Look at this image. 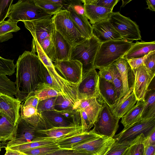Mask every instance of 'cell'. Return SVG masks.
Listing matches in <instances>:
<instances>
[{"label": "cell", "mask_w": 155, "mask_h": 155, "mask_svg": "<svg viewBox=\"0 0 155 155\" xmlns=\"http://www.w3.org/2000/svg\"><path fill=\"white\" fill-rule=\"evenodd\" d=\"M42 62L31 51H25L19 55L16 65V98L21 102L34 92L38 86L44 83Z\"/></svg>", "instance_id": "6da1fadb"}, {"label": "cell", "mask_w": 155, "mask_h": 155, "mask_svg": "<svg viewBox=\"0 0 155 155\" xmlns=\"http://www.w3.org/2000/svg\"><path fill=\"white\" fill-rule=\"evenodd\" d=\"M134 44L123 39L101 43L94 60V68L98 69L112 64L122 58Z\"/></svg>", "instance_id": "7a4b0ae2"}, {"label": "cell", "mask_w": 155, "mask_h": 155, "mask_svg": "<svg viewBox=\"0 0 155 155\" xmlns=\"http://www.w3.org/2000/svg\"><path fill=\"white\" fill-rule=\"evenodd\" d=\"M93 35L72 46L69 60H77L82 64V75L94 68L96 56L101 45Z\"/></svg>", "instance_id": "3957f363"}, {"label": "cell", "mask_w": 155, "mask_h": 155, "mask_svg": "<svg viewBox=\"0 0 155 155\" xmlns=\"http://www.w3.org/2000/svg\"><path fill=\"white\" fill-rule=\"evenodd\" d=\"M52 15L37 6L34 0H19L12 4L7 17L14 21L23 22L51 18Z\"/></svg>", "instance_id": "277c9868"}, {"label": "cell", "mask_w": 155, "mask_h": 155, "mask_svg": "<svg viewBox=\"0 0 155 155\" xmlns=\"http://www.w3.org/2000/svg\"><path fill=\"white\" fill-rule=\"evenodd\" d=\"M53 15L52 18L55 30L72 46L86 39L77 29L67 10L62 9Z\"/></svg>", "instance_id": "5b68a950"}, {"label": "cell", "mask_w": 155, "mask_h": 155, "mask_svg": "<svg viewBox=\"0 0 155 155\" xmlns=\"http://www.w3.org/2000/svg\"><path fill=\"white\" fill-rule=\"evenodd\" d=\"M122 39L132 42L141 40L140 31L136 23L119 12H113L108 19Z\"/></svg>", "instance_id": "8992f818"}, {"label": "cell", "mask_w": 155, "mask_h": 155, "mask_svg": "<svg viewBox=\"0 0 155 155\" xmlns=\"http://www.w3.org/2000/svg\"><path fill=\"white\" fill-rule=\"evenodd\" d=\"M101 108L94 124V129L97 134L113 138L119 127V119L112 113L109 106L103 102Z\"/></svg>", "instance_id": "52a82bcc"}, {"label": "cell", "mask_w": 155, "mask_h": 155, "mask_svg": "<svg viewBox=\"0 0 155 155\" xmlns=\"http://www.w3.org/2000/svg\"><path fill=\"white\" fill-rule=\"evenodd\" d=\"M155 131V118L140 120L124 128L113 138L115 142L121 143L132 141L142 134L146 138Z\"/></svg>", "instance_id": "ba28073f"}, {"label": "cell", "mask_w": 155, "mask_h": 155, "mask_svg": "<svg viewBox=\"0 0 155 155\" xmlns=\"http://www.w3.org/2000/svg\"><path fill=\"white\" fill-rule=\"evenodd\" d=\"M28 123L21 116L16 124V133L15 139L7 143L6 147L19 145L35 140H43L45 134Z\"/></svg>", "instance_id": "9c48e42d"}, {"label": "cell", "mask_w": 155, "mask_h": 155, "mask_svg": "<svg viewBox=\"0 0 155 155\" xmlns=\"http://www.w3.org/2000/svg\"><path fill=\"white\" fill-rule=\"evenodd\" d=\"M99 83V76L95 68L82 75L81 81L78 85V100L98 98L100 97Z\"/></svg>", "instance_id": "30bf717a"}, {"label": "cell", "mask_w": 155, "mask_h": 155, "mask_svg": "<svg viewBox=\"0 0 155 155\" xmlns=\"http://www.w3.org/2000/svg\"><path fill=\"white\" fill-rule=\"evenodd\" d=\"M53 64L58 73L67 81L78 85L81 82L82 66L77 60L55 61Z\"/></svg>", "instance_id": "8fae6325"}, {"label": "cell", "mask_w": 155, "mask_h": 155, "mask_svg": "<svg viewBox=\"0 0 155 155\" xmlns=\"http://www.w3.org/2000/svg\"><path fill=\"white\" fill-rule=\"evenodd\" d=\"M46 18L24 21L25 27L39 44L45 38L52 37L55 30L52 18Z\"/></svg>", "instance_id": "7c38bea8"}, {"label": "cell", "mask_w": 155, "mask_h": 155, "mask_svg": "<svg viewBox=\"0 0 155 155\" xmlns=\"http://www.w3.org/2000/svg\"><path fill=\"white\" fill-rule=\"evenodd\" d=\"M134 76L133 91L137 101L144 100V97L155 74L143 65L132 69Z\"/></svg>", "instance_id": "4fadbf2b"}, {"label": "cell", "mask_w": 155, "mask_h": 155, "mask_svg": "<svg viewBox=\"0 0 155 155\" xmlns=\"http://www.w3.org/2000/svg\"><path fill=\"white\" fill-rule=\"evenodd\" d=\"M91 26L92 35L101 43L111 40L122 39L108 19L95 23Z\"/></svg>", "instance_id": "5bb4252c"}, {"label": "cell", "mask_w": 155, "mask_h": 155, "mask_svg": "<svg viewBox=\"0 0 155 155\" xmlns=\"http://www.w3.org/2000/svg\"><path fill=\"white\" fill-rule=\"evenodd\" d=\"M21 103L14 97L0 94V112L5 114L15 125L20 116Z\"/></svg>", "instance_id": "9a60e30c"}, {"label": "cell", "mask_w": 155, "mask_h": 155, "mask_svg": "<svg viewBox=\"0 0 155 155\" xmlns=\"http://www.w3.org/2000/svg\"><path fill=\"white\" fill-rule=\"evenodd\" d=\"M83 4L85 16L93 25L109 18L113 11L93 4L91 0H81Z\"/></svg>", "instance_id": "2e32d148"}, {"label": "cell", "mask_w": 155, "mask_h": 155, "mask_svg": "<svg viewBox=\"0 0 155 155\" xmlns=\"http://www.w3.org/2000/svg\"><path fill=\"white\" fill-rule=\"evenodd\" d=\"M133 88V85L125 96L110 107L113 115L119 120L134 107L137 101Z\"/></svg>", "instance_id": "e0dca14e"}, {"label": "cell", "mask_w": 155, "mask_h": 155, "mask_svg": "<svg viewBox=\"0 0 155 155\" xmlns=\"http://www.w3.org/2000/svg\"><path fill=\"white\" fill-rule=\"evenodd\" d=\"M102 136L96 133L93 128L89 131L59 140L57 144L61 149H71L79 145L84 143Z\"/></svg>", "instance_id": "ac0fdd59"}, {"label": "cell", "mask_w": 155, "mask_h": 155, "mask_svg": "<svg viewBox=\"0 0 155 155\" xmlns=\"http://www.w3.org/2000/svg\"><path fill=\"white\" fill-rule=\"evenodd\" d=\"M81 126H74L64 127H53L44 130H39L46 135V137L57 142L59 140L76 135L82 133Z\"/></svg>", "instance_id": "d6986e66"}, {"label": "cell", "mask_w": 155, "mask_h": 155, "mask_svg": "<svg viewBox=\"0 0 155 155\" xmlns=\"http://www.w3.org/2000/svg\"><path fill=\"white\" fill-rule=\"evenodd\" d=\"M52 39L55 49V61L69 60L72 46L55 29Z\"/></svg>", "instance_id": "ffe728a7"}, {"label": "cell", "mask_w": 155, "mask_h": 155, "mask_svg": "<svg viewBox=\"0 0 155 155\" xmlns=\"http://www.w3.org/2000/svg\"><path fill=\"white\" fill-rule=\"evenodd\" d=\"M155 51V41H137L122 57L126 60L144 56Z\"/></svg>", "instance_id": "44dd1931"}, {"label": "cell", "mask_w": 155, "mask_h": 155, "mask_svg": "<svg viewBox=\"0 0 155 155\" xmlns=\"http://www.w3.org/2000/svg\"><path fill=\"white\" fill-rule=\"evenodd\" d=\"M99 89L100 96L110 107L118 101L115 88L111 82L99 76Z\"/></svg>", "instance_id": "7402d4cb"}, {"label": "cell", "mask_w": 155, "mask_h": 155, "mask_svg": "<svg viewBox=\"0 0 155 155\" xmlns=\"http://www.w3.org/2000/svg\"><path fill=\"white\" fill-rule=\"evenodd\" d=\"M69 12L71 17L77 29L86 39L92 35V26L85 16L78 14L69 5L66 9Z\"/></svg>", "instance_id": "603a6c76"}, {"label": "cell", "mask_w": 155, "mask_h": 155, "mask_svg": "<svg viewBox=\"0 0 155 155\" xmlns=\"http://www.w3.org/2000/svg\"><path fill=\"white\" fill-rule=\"evenodd\" d=\"M96 98L80 100L74 108L83 109L86 113L91 123L94 125L101 107Z\"/></svg>", "instance_id": "cb8c5ba5"}, {"label": "cell", "mask_w": 155, "mask_h": 155, "mask_svg": "<svg viewBox=\"0 0 155 155\" xmlns=\"http://www.w3.org/2000/svg\"><path fill=\"white\" fill-rule=\"evenodd\" d=\"M113 64L118 70L122 80L123 93L122 98L127 94L131 87L130 86V75L133 74V71L127 61L122 58H119Z\"/></svg>", "instance_id": "d4e9b609"}, {"label": "cell", "mask_w": 155, "mask_h": 155, "mask_svg": "<svg viewBox=\"0 0 155 155\" xmlns=\"http://www.w3.org/2000/svg\"><path fill=\"white\" fill-rule=\"evenodd\" d=\"M16 133L15 125L4 114L0 112V141L13 140Z\"/></svg>", "instance_id": "484cf974"}, {"label": "cell", "mask_w": 155, "mask_h": 155, "mask_svg": "<svg viewBox=\"0 0 155 155\" xmlns=\"http://www.w3.org/2000/svg\"><path fill=\"white\" fill-rule=\"evenodd\" d=\"M144 104L140 120L155 118V87L148 89L144 97Z\"/></svg>", "instance_id": "4316f807"}, {"label": "cell", "mask_w": 155, "mask_h": 155, "mask_svg": "<svg viewBox=\"0 0 155 155\" xmlns=\"http://www.w3.org/2000/svg\"><path fill=\"white\" fill-rule=\"evenodd\" d=\"M144 104V101H137L134 107L121 117V123L124 128L132 125L140 120Z\"/></svg>", "instance_id": "83f0119b"}, {"label": "cell", "mask_w": 155, "mask_h": 155, "mask_svg": "<svg viewBox=\"0 0 155 155\" xmlns=\"http://www.w3.org/2000/svg\"><path fill=\"white\" fill-rule=\"evenodd\" d=\"M145 139L144 135L142 134L132 141L121 143L115 141L104 155H122L130 147L135 144H143Z\"/></svg>", "instance_id": "f1b7e54d"}, {"label": "cell", "mask_w": 155, "mask_h": 155, "mask_svg": "<svg viewBox=\"0 0 155 155\" xmlns=\"http://www.w3.org/2000/svg\"><path fill=\"white\" fill-rule=\"evenodd\" d=\"M41 113L53 127L76 126L66 119L61 114L54 110L42 111Z\"/></svg>", "instance_id": "f546056e"}, {"label": "cell", "mask_w": 155, "mask_h": 155, "mask_svg": "<svg viewBox=\"0 0 155 155\" xmlns=\"http://www.w3.org/2000/svg\"><path fill=\"white\" fill-rule=\"evenodd\" d=\"M18 22L8 18L0 23V42L8 41L13 37V32L20 30L17 25Z\"/></svg>", "instance_id": "4dcf8cb0"}, {"label": "cell", "mask_w": 155, "mask_h": 155, "mask_svg": "<svg viewBox=\"0 0 155 155\" xmlns=\"http://www.w3.org/2000/svg\"><path fill=\"white\" fill-rule=\"evenodd\" d=\"M56 143V142L46 137L43 140H35L19 145L6 147L5 148L21 151L28 149L45 146Z\"/></svg>", "instance_id": "1f68e13d"}, {"label": "cell", "mask_w": 155, "mask_h": 155, "mask_svg": "<svg viewBox=\"0 0 155 155\" xmlns=\"http://www.w3.org/2000/svg\"><path fill=\"white\" fill-rule=\"evenodd\" d=\"M32 93L35 95L39 101L57 97L60 94L45 83L39 84Z\"/></svg>", "instance_id": "d6a6232c"}, {"label": "cell", "mask_w": 155, "mask_h": 155, "mask_svg": "<svg viewBox=\"0 0 155 155\" xmlns=\"http://www.w3.org/2000/svg\"><path fill=\"white\" fill-rule=\"evenodd\" d=\"M15 85V83L12 81L6 75L0 74V94L14 97L16 93Z\"/></svg>", "instance_id": "836d02e7"}, {"label": "cell", "mask_w": 155, "mask_h": 155, "mask_svg": "<svg viewBox=\"0 0 155 155\" xmlns=\"http://www.w3.org/2000/svg\"><path fill=\"white\" fill-rule=\"evenodd\" d=\"M25 120L39 130H47L53 127L41 113L37 112L34 116Z\"/></svg>", "instance_id": "e575fe53"}, {"label": "cell", "mask_w": 155, "mask_h": 155, "mask_svg": "<svg viewBox=\"0 0 155 155\" xmlns=\"http://www.w3.org/2000/svg\"><path fill=\"white\" fill-rule=\"evenodd\" d=\"M60 148L57 143L20 151L25 155H44L53 152Z\"/></svg>", "instance_id": "d590c367"}, {"label": "cell", "mask_w": 155, "mask_h": 155, "mask_svg": "<svg viewBox=\"0 0 155 155\" xmlns=\"http://www.w3.org/2000/svg\"><path fill=\"white\" fill-rule=\"evenodd\" d=\"M39 44L43 51L49 58L52 62L55 61V51L52 37L45 38Z\"/></svg>", "instance_id": "8d00e7d4"}, {"label": "cell", "mask_w": 155, "mask_h": 155, "mask_svg": "<svg viewBox=\"0 0 155 155\" xmlns=\"http://www.w3.org/2000/svg\"><path fill=\"white\" fill-rule=\"evenodd\" d=\"M14 60L0 56V74L11 76L14 73L16 65Z\"/></svg>", "instance_id": "74e56055"}, {"label": "cell", "mask_w": 155, "mask_h": 155, "mask_svg": "<svg viewBox=\"0 0 155 155\" xmlns=\"http://www.w3.org/2000/svg\"><path fill=\"white\" fill-rule=\"evenodd\" d=\"M74 106L68 100L59 94L57 97L54 106V110L58 112L72 110Z\"/></svg>", "instance_id": "f35d334b"}, {"label": "cell", "mask_w": 155, "mask_h": 155, "mask_svg": "<svg viewBox=\"0 0 155 155\" xmlns=\"http://www.w3.org/2000/svg\"><path fill=\"white\" fill-rule=\"evenodd\" d=\"M34 1L38 7L53 15L63 9L62 6L49 2L46 0H34Z\"/></svg>", "instance_id": "ab89813d"}, {"label": "cell", "mask_w": 155, "mask_h": 155, "mask_svg": "<svg viewBox=\"0 0 155 155\" xmlns=\"http://www.w3.org/2000/svg\"><path fill=\"white\" fill-rule=\"evenodd\" d=\"M113 64V75L111 83L116 90L118 101L121 98L123 93L122 81L118 70L115 65Z\"/></svg>", "instance_id": "60d3db41"}, {"label": "cell", "mask_w": 155, "mask_h": 155, "mask_svg": "<svg viewBox=\"0 0 155 155\" xmlns=\"http://www.w3.org/2000/svg\"><path fill=\"white\" fill-rule=\"evenodd\" d=\"M57 97L39 101L37 107L38 112L54 110V106Z\"/></svg>", "instance_id": "b9f144b4"}, {"label": "cell", "mask_w": 155, "mask_h": 155, "mask_svg": "<svg viewBox=\"0 0 155 155\" xmlns=\"http://www.w3.org/2000/svg\"><path fill=\"white\" fill-rule=\"evenodd\" d=\"M44 155H93L82 150L74 149H59L50 153Z\"/></svg>", "instance_id": "7bdbcfd3"}, {"label": "cell", "mask_w": 155, "mask_h": 155, "mask_svg": "<svg viewBox=\"0 0 155 155\" xmlns=\"http://www.w3.org/2000/svg\"><path fill=\"white\" fill-rule=\"evenodd\" d=\"M13 0H0V23L7 17Z\"/></svg>", "instance_id": "ee69618b"}, {"label": "cell", "mask_w": 155, "mask_h": 155, "mask_svg": "<svg viewBox=\"0 0 155 155\" xmlns=\"http://www.w3.org/2000/svg\"><path fill=\"white\" fill-rule=\"evenodd\" d=\"M155 51L150 52L144 59L143 65L148 71L155 74Z\"/></svg>", "instance_id": "f6af8a7d"}, {"label": "cell", "mask_w": 155, "mask_h": 155, "mask_svg": "<svg viewBox=\"0 0 155 155\" xmlns=\"http://www.w3.org/2000/svg\"><path fill=\"white\" fill-rule=\"evenodd\" d=\"M113 64L112 63L106 67L99 68V71L98 73L99 76L111 82L113 75Z\"/></svg>", "instance_id": "bcb514c9"}, {"label": "cell", "mask_w": 155, "mask_h": 155, "mask_svg": "<svg viewBox=\"0 0 155 155\" xmlns=\"http://www.w3.org/2000/svg\"><path fill=\"white\" fill-rule=\"evenodd\" d=\"M93 4L113 11L119 0H91Z\"/></svg>", "instance_id": "7dc6e473"}, {"label": "cell", "mask_w": 155, "mask_h": 155, "mask_svg": "<svg viewBox=\"0 0 155 155\" xmlns=\"http://www.w3.org/2000/svg\"><path fill=\"white\" fill-rule=\"evenodd\" d=\"M143 150V144H137L130 147L122 155H142Z\"/></svg>", "instance_id": "c3c4849f"}, {"label": "cell", "mask_w": 155, "mask_h": 155, "mask_svg": "<svg viewBox=\"0 0 155 155\" xmlns=\"http://www.w3.org/2000/svg\"><path fill=\"white\" fill-rule=\"evenodd\" d=\"M69 2L70 5L71 6L78 14L85 16L83 4L81 0H69Z\"/></svg>", "instance_id": "681fc988"}, {"label": "cell", "mask_w": 155, "mask_h": 155, "mask_svg": "<svg viewBox=\"0 0 155 155\" xmlns=\"http://www.w3.org/2000/svg\"><path fill=\"white\" fill-rule=\"evenodd\" d=\"M39 100L38 98L32 93L29 96L22 102L21 104L24 106H31L37 108Z\"/></svg>", "instance_id": "f907efd6"}, {"label": "cell", "mask_w": 155, "mask_h": 155, "mask_svg": "<svg viewBox=\"0 0 155 155\" xmlns=\"http://www.w3.org/2000/svg\"><path fill=\"white\" fill-rule=\"evenodd\" d=\"M147 55L141 58L131 59L127 61L132 69H135L143 65L144 60Z\"/></svg>", "instance_id": "816d5d0a"}, {"label": "cell", "mask_w": 155, "mask_h": 155, "mask_svg": "<svg viewBox=\"0 0 155 155\" xmlns=\"http://www.w3.org/2000/svg\"><path fill=\"white\" fill-rule=\"evenodd\" d=\"M143 145V146L155 145V131L145 138Z\"/></svg>", "instance_id": "f5cc1de1"}, {"label": "cell", "mask_w": 155, "mask_h": 155, "mask_svg": "<svg viewBox=\"0 0 155 155\" xmlns=\"http://www.w3.org/2000/svg\"><path fill=\"white\" fill-rule=\"evenodd\" d=\"M155 155V145L143 146L142 155Z\"/></svg>", "instance_id": "db71d44e"}, {"label": "cell", "mask_w": 155, "mask_h": 155, "mask_svg": "<svg viewBox=\"0 0 155 155\" xmlns=\"http://www.w3.org/2000/svg\"><path fill=\"white\" fill-rule=\"evenodd\" d=\"M6 152L4 155H25L21 152L5 148Z\"/></svg>", "instance_id": "11a10c76"}, {"label": "cell", "mask_w": 155, "mask_h": 155, "mask_svg": "<svg viewBox=\"0 0 155 155\" xmlns=\"http://www.w3.org/2000/svg\"><path fill=\"white\" fill-rule=\"evenodd\" d=\"M148 7L146 9H149L150 10L154 12L155 11V0H147L146 1Z\"/></svg>", "instance_id": "9f6ffc18"}, {"label": "cell", "mask_w": 155, "mask_h": 155, "mask_svg": "<svg viewBox=\"0 0 155 155\" xmlns=\"http://www.w3.org/2000/svg\"><path fill=\"white\" fill-rule=\"evenodd\" d=\"M132 0H122V4L121 7H124L127 3L131 2Z\"/></svg>", "instance_id": "6f0895ef"}, {"label": "cell", "mask_w": 155, "mask_h": 155, "mask_svg": "<svg viewBox=\"0 0 155 155\" xmlns=\"http://www.w3.org/2000/svg\"><path fill=\"white\" fill-rule=\"evenodd\" d=\"M1 143H0V151H1Z\"/></svg>", "instance_id": "680465c9"}, {"label": "cell", "mask_w": 155, "mask_h": 155, "mask_svg": "<svg viewBox=\"0 0 155 155\" xmlns=\"http://www.w3.org/2000/svg\"></svg>", "instance_id": "91938a15"}]
</instances>
